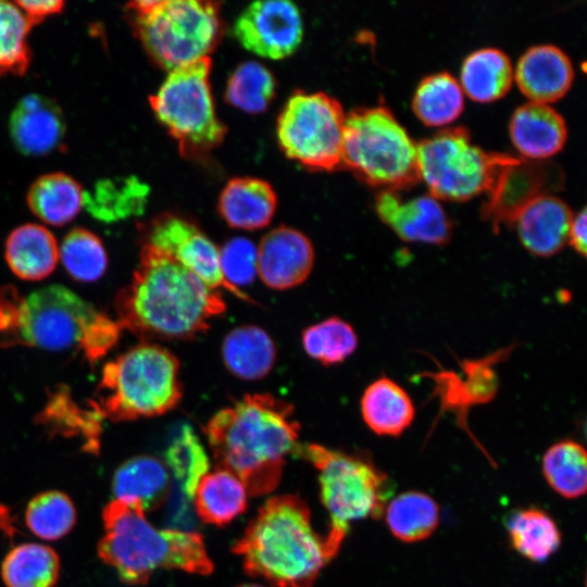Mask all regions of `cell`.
<instances>
[{
    "instance_id": "6da1fadb",
    "label": "cell",
    "mask_w": 587,
    "mask_h": 587,
    "mask_svg": "<svg viewBox=\"0 0 587 587\" xmlns=\"http://www.w3.org/2000/svg\"><path fill=\"white\" fill-rule=\"evenodd\" d=\"M120 323L146 339L188 340L205 333L226 303L171 255L143 245L129 285L117 297Z\"/></svg>"
},
{
    "instance_id": "7a4b0ae2",
    "label": "cell",
    "mask_w": 587,
    "mask_h": 587,
    "mask_svg": "<svg viewBox=\"0 0 587 587\" xmlns=\"http://www.w3.org/2000/svg\"><path fill=\"white\" fill-rule=\"evenodd\" d=\"M299 430L292 404L268 392L245 395L204 427L217 467L237 476L254 497L277 487Z\"/></svg>"
},
{
    "instance_id": "3957f363",
    "label": "cell",
    "mask_w": 587,
    "mask_h": 587,
    "mask_svg": "<svg viewBox=\"0 0 587 587\" xmlns=\"http://www.w3.org/2000/svg\"><path fill=\"white\" fill-rule=\"evenodd\" d=\"M345 535L315 532L307 503L295 495L268 498L233 546L248 575L275 587H312Z\"/></svg>"
},
{
    "instance_id": "277c9868",
    "label": "cell",
    "mask_w": 587,
    "mask_h": 587,
    "mask_svg": "<svg viewBox=\"0 0 587 587\" xmlns=\"http://www.w3.org/2000/svg\"><path fill=\"white\" fill-rule=\"evenodd\" d=\"M123 329L114 321L61 285L21 296L0 292V346H28L50 351L79 349L91 362L104 355Z\"/></svg>"
},
{
    "instance_id": "5b68a950",
    "label": "cell",
    "mask_w": 587,
    "mask_h": 587,
    "mask_svg": "<svg viewBox=\"0 0 587 587\" xmlns=\"http://www.w3.org/2000/svg\"><path fill=\"white\" fill-rule=\"evenodd\" d=\"M102 522L104 533L98 542V557L126 585H145L158 570L199 575L213 571L200 534L157 528L138 502L113 499L102 510Z\"/></svg>"
},
{
    "instance_id": "8992f818",
    "label": "cell",
    "mask_w": 587,
    "mask_h": 587,
    "mask_svg": "<svg viewBox=\"0 0 587 587\" xmlns=\"http://www.w3.org/2000/svg\"><path fill=\"white\" fill-rule=\"evenodd\" d=\"M182 397L179 361L158 344L135 346L103 367L99 409L113 421L163 415Z\"/></svg>"
},
{
    "instance_id": "52a82bcc",
    "label": "cell",
    "mask_w": 587,
    "mask_h": 587,
    "mask_svg": "<svg viewBox=\"0 0 587 587\" xmlns=\"http://www.w3.org/2000/svg\"><path fill=\"white\" fill-rule=\"evenodd\" d=\"M342 166L384 189L399 190L420 180L416 142L385 105L346 114Z\"/></svg>"
},
{
    "instance_id": "ba28073f",
    "label": "cell",
    "mask_w": 587,
    "mask_h": 587,
    "mask_svg": "<svg viewBox=\"0 0 587 587\" xmlns=\"http://www.w3.org/2000/svg\"><path fill=\"white\" fill-rule=\"evenodd\" d=\"M128 10L146 51L168 71L209 57L222 35L218 2L135 1Z\"/></svg>"
},
{
    "instance_id": "9c48e42d",
    "label": "cell",
    "mask_w": 587,
    "mask_h": 587,
    "mask_svg": "<svg viewBox=\"0 0 587 587\" xmlns=\"http://www.w3.org/2000/svg\"><path fill=\"white\" fill-rule=\"evenodd\" d=\"M211 66V58L204 57L170 71L149 98L154 115L187 159H204L226 135V127L215 113Z\"/></svg>"
},
{
    "instance_id": "30bf717a",
    "label": "cell",
    "mask_w": 587,
    "mask_h": 587,
    "mask_svg": "<svg viewBox=\"0 0 587 587\" xmlns=\"http://www.w3.org/2000/svg\"><path fill=\"white\" fill-rule=\"evenodd\" d=\"M419 178L437 199L467 200L491 191L505 166L517 158L487 152L463 126L442 128L416 142Z\"/></svg>"
},
{
    "instance_id": "8fae6325",
    "label": "cell",
    "mask_w": 587,
    "mask_h": 587,
    "mask_svg": "<svg viewBox=\"0 0 587 587\" xmlns=\"http://www.w3.org/2000/svg\"><path fill=\"white\" fill-rule=\"evenodd\" d=\"M294 454L319 471L320 497L329 514L330 530L346 535L351 522L384 514L388 477L369 459L316 444H298Z\"/></svg>"
},
{
    "instance_id": "7c38bea8",
    "label": "cell",
    "mask_w": 587,
    "mask_h": 587,
    "mask_svg": "<svg viewBox=\"0 0 587 587\" xmlns=\"http://www.w3.org/2000/svg\"><path fill=\"white\" fill-rule=\"evenodd\" d=\"M346 113L340 102L325 92L295 91L276 125L284 153L301 165L334 171L342 165Z\"/></svg>"
},
{
    "instance_id": "4fadbf2b",
    "label": "cell",
    "mask_w": 587,
    "mask_h": 587,
    "mask_svg": "<svg viewBox=\"0 0 587 587\" xmlns=\"http://www.w3.org/2000/svg\"><path fill=\"white\" fill-rule=\"evenodd\" d=\"M143 245L171 255L210 288L224 289L240 300L253 302L223 276L220 248L190 218L163 213L143 228Z\"/></svg>"
},
{
    "instance_id": "5bb4252c",
    "label": "cell",
    "mask_w": 587,
    "mask_h": 587,
    "mask_svg": "<svg viewBox=\"0 0 587 587\" xmlns=\"http://www.w3.org/2000/svg\"><path fill=\"white\" fill-rule=\"evenodd\" d=\"M234 36L247 50L279 60L294 53L303 37L298 7L288 0H262L249 4L237 17Z\"/></svg>"
},
{
    "instance_id": "9a60e30c",
    "label": "cell",
    "mask_w": 587,
    "mask_h": 587,
    "mask_svg": "<svg viewBox=\"0 0 587 587\" xmlns=\"http://www.w3.org/2000/svg\"><path fill=\"white\" fill-rule=\"evenodd\" d=\"M379 218L402 240L445 245L452 236V221L429 192L403 199L398 190L383 189L375 199Z\"/></svg>"
},
{
    "instance_id": "2e32d148",
    "label": "cell",
    "mask_w": 587,
    "mask_h": 587,
    "mask_svg": "<svg viewBox=\"0 0 587 587\" xmlns=\"http://www.w3.org/2000/svg\"><path fill=\"white\" fill-rule=\"evenodd\" d=\"M257 275L274 290H287L302 284L314 264V249L300 230L278 226L257 246Z\"/></svg>"
},
{
    "instance_id": "e0dca14e",
    "label": "cell",
    "mask_w": 587,
    "mask_h": 587,
    "mask_svg": "<svg viewBox=\"0 0 587 587\" xmlns=\"http://www.w3.org/2000/svg\"><path fill=\"white\" fill-rule=\"evenodd\" d=\"M573 213L561 198L544 192L526 201L515 213V225L524 248L537 257H551L567 243Z\"/></svg>"
},
{
    "instance_id": "ac0fdd59",
    "label": "cell",
    "mask_w": 587,
    "mask_h": 587,
    "mask_svg": "<svg viewBox=\"0 0 587 587\" xmlns=\"http://www.w3.org/2000/svg\"><path fill=\"white\" fill-rule=\"evenodd\" d=\"M14 146L26 155H45L54 150L65 133L62 112L51 99L27 95L15 105L9 123Z\"/></svg>"
},
{
    "instance_id": "d6986e66",
    "label": "cell",
    "mask_w": 587,
    "mask_h": 587,
    "mask_svg": "<svg viewBox=\"0 0 587 587\" xmlns=\"http://www.w3.org/2000/svg\"><path fill=\"white\" fill-rule=\"evenodd\" d=\"M514 77L530 101L548 103L569 90L574 68L570 58L559 47L542 43L529 47L521 55Z\"/></svg>"
},
{
    "instance_id": "ffe728a7",
    "label": "cell",
    "mask_w": 587,
    "mask_h": 587,
    "mask_svg": "<svg viewBox=\"0 0 587 587\" xmlns=\"http://www.w3.org/2000/svg\"><path fill=\"white\" fill-rule=\"evenodd\" d=\"M509 132L515 148L530 159H544L557 153L567 137L563 116L548 103L534 101L514 110Z\"/></svg>"
},
{
    "instance_id": "44dd1931",
    "label": "cell",
    "mask_w": 587,
    "mask_h": 587,
    "mask_svg": "<svg viewBox=\"0 0 587 587\" xmlns=\"http://www.w3.org/2000/svg\"><path fill=\"white\" fill-rule=\"evenodd\" d=\"M276 205V193L267 182L255 177H235L223 188L217 209L230 227L255 230L270 224Z\"/></svg>"
},
{
    "instance_id": "7402d4cb",
    "label": "cell",
    "mask_w": 587,
    "mask_h": 587,
    "mask_svg": "<svg viewBox=\"0 0 587 587\" xmlns=\"http://www.w3.org/2000/svg\"><path fill=\"white\" fill-rule=\"evenodd\" d=\"M171 471L155 457L139 454L123 462L112 477L114 499L138 502L145 512L159 508L170 495Z\"/></svg>"
},
{
    "instance_id": "603a6c76",
    "label": "cell",
    "mask_w": 587,
    "mask_h": 587,
    "mask_svg": "<svg viewBox=\"0 0 587 587\" xmlns=\"http://www.w3.org/2000/svg\"><path fill=\"white\" fill-rule=\"evenodd\" d=\"M360 404L364 423L378 436H400L415 416L410 395L386 376L375 379L364 389Z\"/></svg>"
},
{
    "instance_id": "cb8c5ba5",
    "label": "cell",
    "mask_w": 587,
    "mask_h": 587,
    "mask_svg": "<svg viewBox=\"0 0 587 587\" xmlns=\"http://www.w3.org/2000/svg\"><path fill=\"white\" fill-rule=\"evenodd\" d=\"M222 360L234 376L243 380L265 377L274 367L277 350L273 338L257 325L229 330L222 342Z\"/></svg>"
},
{
    "instance_id": "d4e9b609",
    "label": "cell",
    "mask_w": 587,
    "mask_h": 587,
    "mask_svg": "<svg viewBox=\"0 0 587 587\" xmlns=\"http://www.w3.org/2000/svg\"><path fill=\"white\" fill-rule=\"evenodd\" d=\"M5 261L10 270L25 280L49 276L59 261V245L53 234L42 225L24 224L5 241Z\"/></svg>"
},
{
    "instance_id": "484cf974",
    "label": "cell",
    "mask_w": 587,
    "mask_h": 587,
    "mask_svg": "<svg viewBox=\"0 0 587 587\" xmlns=\"http://www.w3.org/2000/svg\"><path fill=\"white\" fill-rule=\"evenodd\" d=\"M248 495L237 476L217 467L199 479L191 499L202 522L223 526L246 510Z\"/></svg>"
},
{
    "instance_id": "4316f807",
    "label": "cell",
    "mask_w": 587,
    "mask_h": 587,
    "mask_svg": "<svg viewBox=\"0 0 587 587\" xmlns=\"http://www.w3.org/2000/svg\"><path fill=\"white\" fill-rule=\"evenodd\" d=\"M513 77L511 60L502 50L482 48L464 59L460 71V86L473 100L488 102L504 96Z\"/></svg>"
},
{
    "instance_id": "83f0119b",
    "label": "cell",
    "mask_w": 587,
    "mask_h": 587,
    "mask_svg": "<svg viewBox=\"0 0 587 587\" xmlns=\"http://www.w3.org/2000/svg\"><path fill=\"white\" fill-rule=\"evenodd\" d=\"M27 202L32 212L52 226L70 223L84 204L80 185L64 173H50L37 178L29 188Z\"/></svg>"
},
{
    "instance_id": "f1b7e54d",
    "label": "cell",
    "mask_w": 587,
    "mask_h": 587,
    "mask_svg": "<svg viewBox=\"0 0 587 587\" xmlns=\"http://www.w3.org/2000/svg\"><path fill=\"white\" fill-rule=\"evenodd\" d=\"M60 570V558L51 547L25 542L5 554L1 577L5 587H54Z\"/></svg>"
},
{
    "instance_id": "f546056e",
    "label": "cell",
    "mask_w": 587,
    "mask_h": 587,
    "mask_svg": "<svg viewBox=\"0 0 587 587\" xmlns=\"http://www.w3.org/2000/svg\"><path fill=\"white\" fill-rule=\"evenodd\" d=\"M390 533L403 542L422 541L437 529L440 511L429 495L410 490L387 502L384 514Z\"/></svg>"
},
{
    "instance_id": "4dcf8cb0",
    "label": "cell",
    "mask_w": 587,
    "mask_h": 587,
    "mask_svg": "<svg viewBox=\"0 0 587 587\" xmlns=\"http://www.w3.org/2000/svg\"><path fill=\"white\" fill-rule=\"evenodd\" d=\"M511 546L533 562L549 559L561 545V532L555 521L538 508L514 512L507 523Z\"/></svg>"
},
{
    "instance_id": "1f68e13d",
    "label": "cell",
    "mask_w": 587,
    "mask_h": 587,
    "mask_svg": "<svg viewBox=\"0 0 587 587\" xmlns=\"http://www.w3.org/2000/svg\"><path fill=\"white\" fill-rule=\"evenodd\" d=\"M464 107L460 83L449 72L425 76L417 85L412 109L417 117L430 126H441L454 121Z\"/></svg>"
},
{
    "instance_id": "d6a6232c",
    "label": "cell",
    "mask_w": 587,
    "mask_h": 587,
    "mask_svg": "<svg viewBox=\"0 0 587 587\" xmlns=\"http://www.w3.org/2000/svg\"><path fill=\"white\" fill-rule=\"evenodd\" d=\"M542 474L560 496L576 499L587 489V454L576 440L563 439L550 446L542 457Z\"/></svg>"
},
{
    "instance_id": "836d02e7",
    "label": "cell",
    "mask_w": 587,
    "mask_h": 587,
    "mask_svg": "<svg viewBox=\"0 0 587 587\" xmlns=\"http://www.w3.org/2000/svg\"><path fill=\"white\" fill-rule=\"evenodd\" d=\"M276 93L271 71L255 61L239 64L230 74L225 89L226 101L243 112H264Z\"/></svg>"
},
{
    "instance_id": "e575fe53",
    "label": "cell",
    "mask_w": 587,
    "mask_h": 587,
    "mask_svg": "<svg viewBox=\"0 0 587 587\" xmlns=\"http://www.w3.org/2000/svg\"><path fill=\"white\" fill-rule=\"evenodd\" d=\"M305 353L323 365L342 363L358 348L354 328L338 316L310 325L301 335Z\"/></svg>"
},
{
    "instance_id": "d590c367",
    "label": "cell",
    "mask_w": 587,
    "mask_h": 587,
    "mask_svg": "<svg viewBox=\"0 0 587 587\" xmlns=\"http://www.w3.org/2000/svg\"><path fill=\"white\" fill-rule=\"evenodd\" d=\"M76 508L71 498L59 490L36 495L25 510L28 529L43 540H59L75 526Z\"/></svg>"
},
{
    "instance_id": "8d00e7d4",
    "label": "cell",
    "mask_w": 587,
    "mask_h": 587,
    "mask_svg": "<svg viewBox=\"0 0 587 587\" xmlns=\"http://www.w3.org/2000/svg\"><path fill=\"white\" fill-rule=\"evenodd\" d=\"M59 260L76 280L90 283L99 279L108 266L102 241L84 228L70 230L59 246Z\"/></svg>"
},
{
    "instance_id": "74e56055",
    "label": "cell",
    "mask_w": 587,
    "mask_h": 587,
    "mask_svg": "<svg viewBox=\"0 0 587 587\" xmlns=\"http://www.w3.org/2000/svg\"><path fill=\"white\" fill-rule=\"evenodd\" d=\"M32 26L16 3L0 0V77L9 73L22 75L27 70Z\"/></svg>"
},
{
    "instance_id": "f35d334b",
    "label": "cell",
    "mask_w": 587,
    "mask_h": 587,
    "mask_svg": "<svg viewBox=\"0 0 587 587\" xmlns=\"http://www.w3.org/2000/svg\"><path fill=\"white\" fill-rule=\"evenodd\" d=\"M166 457L167 467L180 479L183 491L192 498L199 479L209 472V462L203 446L189 426L182 427Z\"/></svg>"
},
{
    "instance_id": "ab89813d",
    "label": "cell",
    "mask_w": 587,
    "mask_h": 587,
    "mask_svg": "<svg viewBox=\"0 0 587 587\" xmlns=\"http://www.w3.org/2000/svg\"><path fill=\"white\" fill-rule=\"evenodd\" d=\"M258 249L246 237L228 239L220 249V265L225 279L234 287L251 284L257 276Z\"/></svg>"
},
{
    "instance_id": "60d3db41",
    "label": "cell",
    "mask_w": 587,
    "mask_h": 587,
    "mask_svg": "<svg viewBox=\"0 0 587 587\" xmlns=\"http://www.w3.org/2000/svg\"><path fill=\"white\" fill-rule=\"evenodd\" d=\"M16 4L24 12L32 25L45 17L60 12L64 5L59 0L17 1Z\"/></svg>"
},
{
    "instance_id": "b9f144b4",
    "label": "cell",
    "mask_w": 587,
    "mask_h": 587,
    "mask_svg": "<svg viewBox=\"0 0 587 587\" xmlns=\"http://www.w3.org/2000/svg\"><path fill=\"white\" fill-rule=\"evenodd\" d=\"M587 215L586 208H583L580 212L573 215L567 242L573 249L580 255L586 257L587 252Z\"/></svg>"
},
{
    "instance_id": "7bdbcfd3",
    "label": "cell",
    "mask_w": 587,
    "mask_h": 587,
    "mask_svg": "<svg viewBox=\"0 0 587 587\" xmlns=\"http://www.w3.org/2000/svg\"><path fill=\"white\" fill-rule=\"evenodd\" d=\"M237 587H264V586L259 585V584H242Z\"/></svg>"
}]
</instances>
